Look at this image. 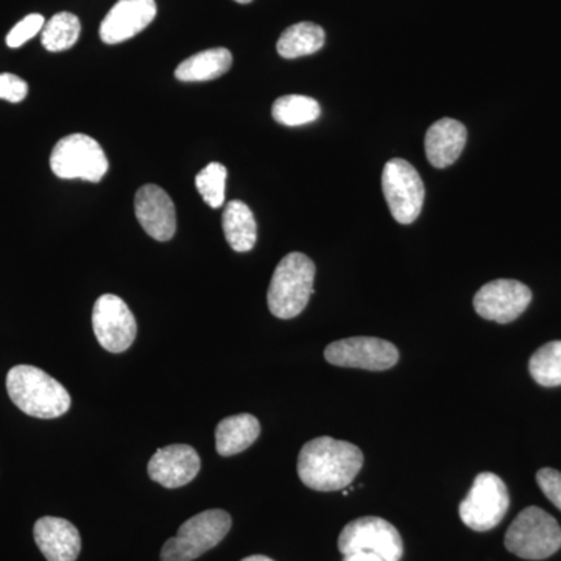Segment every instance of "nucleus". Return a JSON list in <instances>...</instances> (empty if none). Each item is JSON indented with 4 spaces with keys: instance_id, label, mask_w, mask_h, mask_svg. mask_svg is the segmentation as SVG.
<instances>
[{
    "instance_id": "nucleus-1",
    "label": "nucleus",
    "mask_w": 561,
    "mask_h": 561,
    "mask_svg": "<svg viewBox=\"0 0 561 561\" xmlns=\"http://www.w3.org/2000/svg\"><path fill=\"white\" fill-rule=\"evenodd\" d=\"M364 467V454L350 442L319 437L306 443L298 456V476L308 489H346Z\"/></svg>"
},
{
    "instance_id": "nucleus-2",
    "label": "nucleus",
    "mask_w": 561,
    "mask_h": 561,
    "mask_svg": "<svg viewBox=\"0 0 561 561\" xmlns=\"http://www.w3.org/2000/svg\"><path fill=\"white\" fill-rule=\"evenodd\" d=\"M7 391L20 411L35 419H58L70 408L69 391L57 379L33 365L11 368L7 375Z\"/></svg>"
},
{
    "instance_id": "nucleus-3",
    "label": "nucleus",
    "mask_w": 561,
    "mask_h": 561,
    "mask_svg": "<svg viewBox=\"0 0 561 561\" xmlns=\"http://www.w3.org/2000/svg\"><path fill=\"white\" fill-rule=\"evenodd\" d=\"M316 264L306 254L290 253L273 272L267 302L273 316L290 320L300 316L313 294Z\"/></svg>"
},
{
    "instance_id": "nucleus-4",
    "label": "nucleus",
    "mask_w": 561,
    "mask_h": 561,
    "mask_svg": "<svg viewBox=\"0 0 561 561\" xmlns=\"http://www.w3.org/2000/svg\"><path fill=\"white\" fill-rule=\"evenodd\" d=\"M505 548L519 559H549L561 548L560 524L542 508H524L505 534Z\"/></svg>"
},
{
    "instance_id": "nucleus-5",
    "label": "nucleus",
    "mask_w": 561,
    "mask_h": 561,
    "mask_svg": "<svg viewBox=\"0 0 561 561\" xmlns=\"http://www.w3.org/2000/svg\"><path fill=\"white\" fill-rule=\"evenodd\" d=\"M231 516L227 512L206 511L181 524L176 537L164 542L161 561H194L216 548L231 529Z\"/></svg>"
},
{
    "instance_id": "nucleus-6",
    "label": "nucleus",
    "mask_w": 561,
    "mask_h": 561,
    "mask_svg": "<svg viewBox=\"0 0 561 561\" xmlns=\"http://www.w3.org/2000/svg\"><path fill=\"white\" fill-rule=\"evenodd\" d=\"M50 168L58 179L99 183L108 172L110 164L98 140L76 133L58 140L51 150Z\"/></svg>"
},
{
    "instance_id": "nucleus-7",
    "label": "nucleus",
    "mask_w": 561,
    "mask_h": 561,
    "mask_svg": "<svg viewBox=\"0 0 561 561\" xmlns=\"http://www.w3.org/2000/svg\"><path fill=\"white\" fill-rule=\"evenodd\" d=\"M511 494L500 476L481 472L472 482L470 493L460 502L461 523L474 531L494 529L507 515Z\"/></svg>"
},
{
    "instance_id": "nucleus-8",
    "label": "nucleus",
    "mask_w": 561,
    "mask_h": 561,
    "mask_svg": "<svg viewBox=\"0 0 561 561\" xmlns=\"http://www.w3.org/2000/svg\"><path fill=\"white\" fill-rule=\"evenodd\" d=\"M382 191L391 216L401 225H411L419 219L424 205L423 180L411 162L393 158L382 172Z\"/></svg>"
},
{
    "instance_id": "nucleus-9",
    "label": "nucleus",
    "mask_w": 561,
    "mask_h": 561,
    "mask_svg": "<svg viewBox=\"0 0 561 561\" xmlns=\"http://www.w3.org/2000/svg\"><path fill=\"white\" fill-rule=\"evenodd\" d=\"M339 551L343 556L370 552L383 561H400L404 556V545L393 524L378 516H364L343 527L339 537Z\"/></svg>"
},
{
    "instance_id": "nucleus-10",
    "label": "nucleus",
    "mask_w": 561,
    "mask_h": 561,
    "mask_svg": "<svg viewBox=\"0 0 561 561\" xmlns=\"http://www.w3.org/2000/svg\"><path fill=\"white\" fill-rule=\"evenodd\" d=\"M324 359L335 367L386 371L398 364L400 351L391 342L378 337H350L332 342L324 350Z\"/></svg>"
},
{
    "instance_id": "nucleus-11",
    "label": "nucleus",
    "mask_w": 561,
    "mask_h": 561,
    "mask_svg": "<svg viewBox=\"0 0 561 561\" xmlns=\"http://www.w3.org/2000/svg\"><path fill=\"white\" fill-rule=\"evenodd\" d=\"M92 328L99 343L110 353H124L138 332L135 316L127 302L116 295H102L92 309Z\"/></svg>"
},
{
    "instance_id": "nucleus-12",
    "label": "nucleus",
    "mask_w": 561,
    "mask_h": 561,
    "mask_svg": "<svg viewBox=\"0 0 561 561\" xmlns=\"http://www.w3.org/2000/svg\"><path fill=\"white\" fill-rule=\"evenodd\" d=\"M530 301L531 291L526 284L515 279H496L481 287L472 305L482 319L505 324L522 317Z\"/></svg>"
},
{
    "instance_id": "nucleus-13",
    "label": "nucleus",
    "mask_w": 561,
    "mask_h": 561,
    "mask_svg": "<svg viewBox=\"0 0 561 561\" xmlns=\"http://www.w3.org/2000/svg\"><path fill=\"white\" fill-rule=\"evenodd\" d=\"M135 213L140 227L154 241L168 242L175 236V205L168 192L157 184H146L136 192Z\"/></svg>"
},
{
    "instance_id": "nucleus-14",
    "label": "nucleus",
    "mask_w": 561,
    "mask_h": 561,
    "mask_svg": "<svg viewBox=\"0 0 561 561\" xmlns=\"http://www.w3.org/2000/svg\"><path fill=\"white\" fill-rule=\"evenodd\" d=\"M202 461L192 446L171 445L158 449L149 461L151 481L164 489H180L197 478Z\"/></svg>"
},
{
    "instance_id": "nucleus-15",
    "label": "nucleus",
    "mask_w": 561,
    "mask_h": 561,
    "mask_svg": "<svg viewBox=\"0 0 561 561\" xmlns=\"http://www.w3.org/2000/svg\"><path fill=\"white\" fill-rule=\"evenodd\" d=\"M157 16L154 0H119L101 25L105 44H119L146 31Z\"/></svg>"
},
{
    "instance_id": "nucleus-16",
    "label": "nucleus",
    "mask_w": 561,
    "mask_h": 561,
    "mask_svg": "<svg viewBox=\"0 0 561 561\" xmlns=\"http://www.w3.org/2000/svg\"><path fill=\"white\" fill-rule=\"evenodd\" d=\"M36 545L47 561H76L81 551L80 531L68 519L44 516L33 527Z\"/></svg>"
},
{
    "instance_id": "nucleus-17",
    "label": "nucleus",
    "mask_w": 561,
    "mask_h": 561,
    "mask_svg": "<svg viewBox=\"0 0 561 561\" xmlns=\"http://www.w3.org/2000/svg\"><path fill=\"white\" fill-rule=\"evenodd\" d=\"M467 128L459 121L446 119L432 124L424 139V149L431 164L445 169L459 160L461 151L467 146Z\"/></svg>"
},
{
    "instance_id": "nucleus-18",
    "label": "nucleus",
    "mask_w": 561,
    "mask_h": 561,
    "mask_svg": "<svg viewBox=\"0 0 561 561\" xmlns=\"http://www.w3.org/2000/svg\"><path fill=\"white\" fill-rule=\"evenodd\" d=\"M261 434L260 420L250 413L228 416L221 420L216 430L217 453L224 457L245 451Z\"/></svg>"
},
{
    "instance_id": "nucleus-19",
    "label": "nucleus",
    "mask_w": 561,
    "mask_h": 561,
    "mask_svg": "<svg viewBox=\"0 0 561 561\" xmlns=\"http://www.w3.org/2000/svg\"><path fill=\"white\" fill-rule=\"evenodd\" d=\"M225 238L238 253L253 250L257 241V225L253 213L243 202L232 201L225 206L221 217Z\"/></svg>"
},
{
    "instance_id": "nucleus-20",
    "label": "nucleus",
    "mask_w": 561,
    "mask_h": 561,
    "mask_svg": "<svg viewBox=\"0 0 561 561\" xmlns=\"http://www.w3.org/2000/svg\"><path fill=\"white\" fill-rule=\"evenodd\" d=\"M231 66V51L225 47H217V49L203 50L181 62L175 70V77L186 83L216 80L227 73Z\"/></svg>"
},
{
    "instance_id": "nucleus-21",
    "label": "nucleus",
    "mask_w": 561,
    "mask_h": 561,
    "mask_svg": "<svg viewBox=\"0 0 561 561\" xmlns=\"http://www.w3.org/2000/svg\"><path fill=\"white\" fill-rule=\"evenodd\" d=\"M327 35L320 25L312 22H300V24L290 25L287 31L279 36L276 50L280 57L286 60H295V58L308 57L316 54L324 46Z\"/></svg>"
},
{
    "instance_id": "nucleus-22",
    "label": "nucleus",
    "mask_w": 561,
    "mask_h": 561,
    "mask_svg": "<svg viewBox=\"0 0 561 561\" xmlns=\"http://www.w3.org/2000/svg\"><path fill=\"white\" fill-rule=\"evenodd\" d=\"M273 119L287 127H300L319 119L321 108L319 102L306 95H283L273 103Z\"/></svg>"
},
{
    "instance_id": "nucleus-23",
    "label": "nucleus",
    "mask_w": 561,
    "mask_h": 561,
    "mask_svg": "<svg viewBox=\"0 0 561 561\" xmlns=\"http://www.w3.org/2000/svg\"><path fill=\"white\" fill-rule=\"evenodd\" d=\"M81 24L76 14L62 11L44 24L41 43L49 51L68 50L79 41Z\"/></svg>"
},
{
    "instance_id": "nucleus-24",
    "label": "nucleus",
    "mask_w": 561,
    "mask_h": 561,
    "mask_svg": "<svg viewBox=\"0 0 561 561\" xmlns=\"http://www.w3.org/2000/svg\"><path fill=\"white\" fill-rule=\"evenodd\" d=\"M531 378L542 387L561 386V341L546 343L530 357Z\"/></svg>"
},
{
    "instance_id": "nucleus-25",
    "label": "nucleus",
    "mask_w": 561,
    "mask_h": 561,
    "mask_svg": "<svg viewBox=\"0 0 561 561\" xmlns=\"http://www.w3.org/2000/svg\"><path fill=\"white\" fill-rule=\"evenodd\" d=\"M227 175V168L220 162H210L203 171L198 172L195 186L210 208L217 209L224 206Z\"/></svg>"
},
{
    "instance_id": "nucleus-26",
    "label": "nucleus",
    "mask_w": 561,
    "mask_h": 561,
    "mask_svg": "<svg viewBox=\"0 0 561 561\" xmlns=\"http://www.w3.org/2000/svg\"><path fill=\"white\" fill-rule=\"evenodd\" d=\"M44 24H46V20L41 14H28L27 18L18 22L13 31L7 35V46L11 47V49L24 46L33 36L43 32Z\"/></svg>"
},
{
    "instance_id": "nucleus-27",
    "label": "nucleus",
    "mask_w": 561,
    "mask_h": 561,
    "mask_svg": "<svg viewBox=\"0 0 561 561\" xmlns=\"http://www.w3.org/2000/svg\"><path fill=\"white\" fill-rule=\"evenodd\" d=\"M28 84L14 73H0V99L10 103H20L27 98Z\"/></svg>"
},
{
    "instance_id": "nucleus-28",
    "label": "nucleus",
    "mask_w": 561,
    "mask_h": 561,
    "mask_svg": "<svg viewBox=\"0 0 561 561\" xmlns=\"http://www.w3.org/2000/svg\"><path fill=\"white\" fill-rule=\"evenodd\" d=\"M537 482L545 496L561 512V472L542 468L537 472Z\"/></svg>"
},
{
    "instance_id": "nucleus-29",
    "label": "nucleus",
    "mask_w": 561,
    "mask_h": 561,
    "mask_svg": "<svg viewBox=\"0 0 561 561\" xmlns=\"http://www.w3.org/2000/svg\"><path fill=\"white\" fill-rule=\"evenodd\" d=\"M343 561H383L381 557L376 556V553L370 552H356L350 553V556H345V560Z\"/></svg>"
},
{
    "instance_id": "nucleus-30",
    "label": "nucleus",
    "mask_w": 561,
    "mask_h": 561,
    "mask_svg": "<svg viewBox=\"0 0 561 561\" xmlns=\"http://www.w3.org/2000/svg\"><path fill=\"white\" fill-rule=\"evenodd\" d=\"M242 561H275V560L268 559V557H265V556H251V557H247V559H243Z\"/></svg>"
},
{
    "instance_id": "nucleus-31",
    "label": "nucleus",
    "mask_w": 561,
    "mask_h": 561,
    "mask_svg": "<svg viewBox=\"0 0 561 561\" xmlns=\"http://www.w3.org/2000/svg\"><path fill=\"white\" fill-rule=\"evenodd\" d=\"M234 2H238V3H250V2H253V0H234Z\"/></svg>"
}]
</instances>
